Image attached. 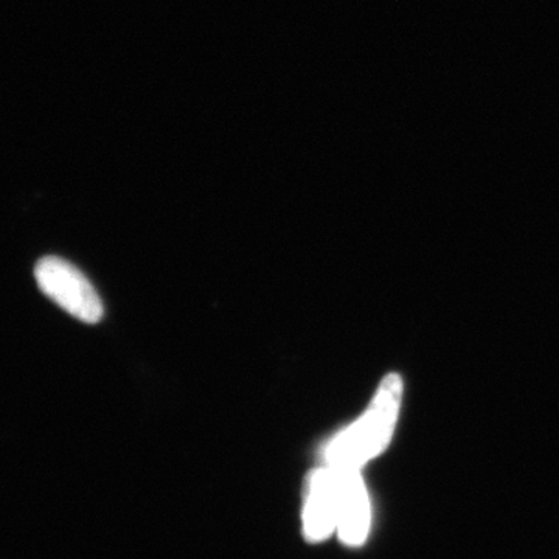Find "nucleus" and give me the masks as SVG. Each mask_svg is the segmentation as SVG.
Masks as SVG:
<instances>
[{
	"mask_svg": "<svg viewBox=\"0 0 559 559\" xmlns=\"http://www.w3.org/2000/svg\"><path fill=\"white\" fill-rule=\"evenodd\" d=\"M333 471L337 488V528L345 543L358 546L366 539L370 524V507L366 488L360 479L359 469L333 468Z\"/></svg>",
	"mask_w": 559,
	"mask_h": 559,
	"instance_id": "nucleus-3",
	"label": "nucleus"
},
{
	"mask_svg": "<svg viewBox=\"0 0 559 559\" xmlns=\"http://www.w3.org/2000/svg\"><path fill=\"white\" fill-rule=\"evenodd\" d=\"M337 525V488L333 468L316 469L308 484L305 530L311 540H322Z\"/></svg>",
	"mask_w": 559,
	"mask_h": 559,
	"instance_id": "nucleus-4",
	"label": "nucleus"
},
{
	"mask_svg": "<svg viewBox=\"0 0 559 559\" xmlns=\"http://www.w3.org/2000/svg\"><path fill=\"white\" fill-rule=\"evenodd\" d=\"M401 399L403 382L399 374H389L381 382L366 414L326 444L323 452L326 465L341 469H359L364 463L380 454L395 428Z\"/></svg>",
	"mask_w": 559,
	"mask_h": 559,
	"instance_id": "nucleus-1",
	"label": "nucleus"
},
{
	"mask_svg": "<svg viewBox=\"0 0 559 559\" xmlns=\"http://www.w3.org/2000/svg\"><path fill=\"white\" fill-rule=\"evenodd\" d=\"M36 283L51 301L84 323L103 318L100 296L86 275L60 257H46L35 267Z\"/></svg>",
	"mask_w": 559,
	"mask_h": 559,
	"instance_id": "nucleus-2",
	"label": "nucleus"
}]
</instances>
